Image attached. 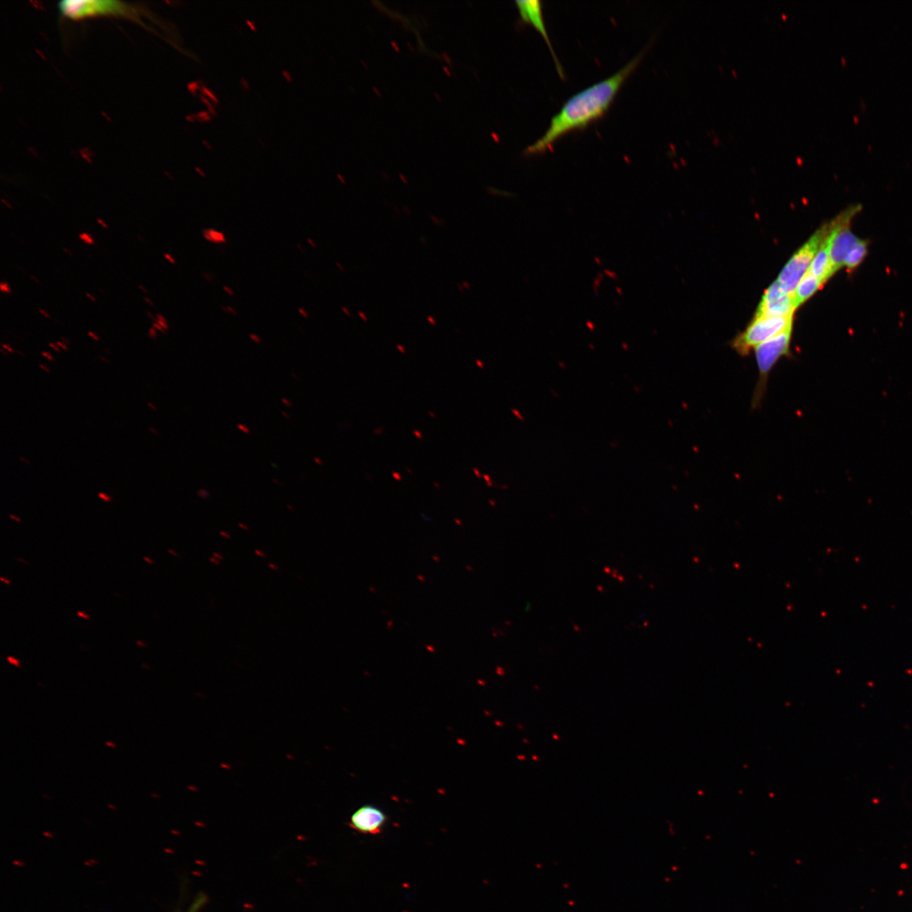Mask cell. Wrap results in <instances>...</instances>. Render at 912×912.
<instances>
[{"mask_svg": "<svg viewBox=\"0 0 912 912\" xmlns=\"http://www.w3.org/2000/svg\"><path fill=\"white\" fill-rule=\"evenodd\" d=\"M644 54L645 51H642L612 76L572 96L559 112L552 118L544 135L528 146L525 153L528 156H535L548 153L563 136L572 131H581L603 118L626 80L643 60Z\"/></svg>", "mask_w": 912, "mask_h": 912, "instance_id": "6da1fadb", "label": "cell"}, {"mask_svg": "<svg viewBox=\"0 0 912 912\" xmlns=\"http://www.w3.org/2000/svg\"><path fill=\"white\" fill-rule=\"evenodd\" d=\"M58 8L63 16L71 20L113 16L144 24L147 14L142 7L117 0H65L58 3Z\"/></svg>", "mask_w": 912, "mask_h": 912, "instance_id": "7a4b0ae2", "label": "cell"}, {"mask_svg": "<svg viewBox=\"0 0 912 912\" xmlns=\"http://www.w3.org/2000/svg\"><path fill=\"white\" fill-rule=\"evenodd\" d=\"M792 334V327L755 347L759 379L753 397V408L757 409L761 405L766 393L768 380L775 365L782 357L791 355L790 346H791Z\"/></svg>", "mask_w": 912, "mask_h": 912, "instance_id": "3957f363", "label": "cell"}, {"mask_svg": "<svg viewBox=\"0 0 912 912\" xmlns=\"http://www.w3.org/2000/svg\"><path fill=\"white\" fill-rule=\"evenodd\" d=\"M793 316L755 318L747 329L733 340L732 346L741 356L792 327Z\"/></svg>", "mask_w": 912, "mask_h": 912, "instance_id": "277c9868", "label": "cell"}, {"mask_svg": "<svg viewBox=\"0 0 912 912\" xmlns=\"http://www.w3.org/2000/svg\"><path fill=\"white\" fill-rule=\"evenodd\" d=\"M829 231V226H823V228L819 229L802 248L797 250L782 269L777 280L788 294L793 295L795 293L797 285L810 269L812 262Z\"/></svg>", "mask_w": 912, "mask_h": 912, "instance_id": "5b68a950", "label": "cell"}, {"mask_svg": "<svg viewBox=\"0 0 912 912\" xmlns=\"http://www.w3.org/2000/svg\"><path fill=\"white\" fill-rule=\"evenodd\" d=\"M852 214L837 219L830 226L828 239L830 268L832 276L844 267L845 260L851 250L858 245L860 238L853 234L850 228Z\"/></svg>", "mask_w": 912, "mask_h": 912, "instance_id": "8992f818", "label": "cell"}, {"mask_svg": "<svg viewBox=\"0 0 912 912\" xmlns=\"http://www.w3.org/2000/svg\"><path fill=\"white\" fill-rule=\"evenodd\" d=\"M796 309L793 295L786 293L777 280L764 293L755 318L793 316Z\"/></svg>", "mask_w": 912, "mask_h": 912, "instance_id": "52a82bcc", "label": "cell"}, {"mask_svg": "<svg viewBox=\"0 0 912 912\" xmlns=\"http://www.w3.org/2000/svg\"><path fill=\"white\" fill-rule=\"evenodd\" d=\"M515 5L517 10L519 11L520 19L526 24L533 25L535 30L542 34L546 45L549 47L550 52H551L559 75L561 78L564 79V69L561 66L559 58H557L555 50H553L551 40H550L548 31H546L542 3L537 1V0H526V1H516Z\"/></svg>", "mask_w": 912, "mask_h": 912, "instance_id": "ba28073f", "label": "cell"}, {"mask_svg": "<svg viewBox=\"0 0 912 912\" xmlns=\"http://www.w3.org/2000/svg\"><path fill=\"white\" fill-rule=\"evenodd\" d=\"M386 821V815L379 808L365 805L352 815L350 826L360 833L378 834L382 832Z\"/></svg>", "mask_w": 912, "mask_h": 912, "instance_id": "9c48e42d", "label": "cell"}, {"mask_svg": "<svg viewBox=\"0 0 912 912\" xmlns=\"http://www.w3.org/2000/svg\"><path fill=\"white\" fill-rule=\"evenodd\" d=\"M828 234L823 239L813 262H812L810 269H808V271L821 280L823 285L833 276L832 268H830L828 239H827Z\"/></svg>", "mask_w": 912, "mask_h": 912, "instance_id": "30bf717a", "label": "cell"}, {"mask_svg": "<svg viewBox=\"0 0 912 912\" xmlns=\"http://www.w3.org/2000/svg\"><path fill=\"white\" fill-rule=\"evenodd\" d=\"M821 280L808 271L803 276L800 280L799 285L796 288L795 293L793 294L794 302L797 308L802 305L803 302L810 299L818 290L823 287Z\"/></svg>", "mask_w": 912, "mask_h": 912, "instance_id": "8fae6325", "label": "cell"}, {"mask_svg": "<svg viewBox=\"0 0 912 912\" xmlns=\"http://www.w3.org/2000/svg\"><path fill=\"white\" fill-rule=\"evenodd\" d=\"M867 254V243L863 240H860L858 245L848 254L845 260L844 267H847L849 271H853V269L858 268L865 258Z\"/></svg>", "mask_w": 912, "mask_h": 912, "instance_id": "7c38bea8", "label": "cell"}, {"mask_svg": "<svg viewBox=\"0 0 912 912\" xmlns=\"http://www.w3.org/2000/svg\"><path fill=\"white\" fill-rule=\"evenodd\" d=\"M206 897L204 895L199 896L197 897V900H194V903L191 904L190 910L188 911V912H199L201 911V908L204 907Z\"/></svg>", "mask_w": 912, "mask_h": 912, "instance_id": "4fadbf2b", "label": "cell"}, {"mask_svg": "<svg viewBox=\"0 0 912 912\" xmlns=\"http://www.w3.org/2000/svg\"><path fill=\"white\" fill-rule=\"evenodd\" d=\"M79 238H80V240H82V241H83L85 243H87V245H95V240H94V238H92V236H91V234H87V232H82V234H80L79 235Z\"/></svg>", "mask_w": 912, "mask_h": 912, "instance_id": "5bb4252c", "label": "cell"}, {"mask_svg": "<svg viewBox=\"0 0 912 912\" xmlns=\"http://www.w3.org/2000/svg\"><path fill=\"white\" fill-rule=\"evenodd\" d=\"M156 317H157V322L159 324H160V326L162 328H164L165 331H168L169 326L168 321L167 320H166V318L164 315H161V313H157Z\"/></svg>", "mask_w": 912, "mask_h": 912, "instance_id": "9a60e30c", "label": "cell"}, {"mask_svg": "<svg viewBox=\"0 0 912 912\" xmlns=\"http://www.w3.org/2000/svg\"><path fill=\"white\" fill-rule=\"evenodd\" d=\"M197 496L202 498V500H208V498H210V493L208 490L199 489L197 492Z\"/></svg>", "mask_w": 912, "mask_h": 912, "instance_id": "2e32d148", "label": "cell"}, {"mask_svg": "<svg viewBox=\"0 0 912 912\" xmlns=\"http://www.w3.org/2000/svg\"><path fill=\"white\" fill-rule=\"evenodd\" d=\"M0 291H1L3 293H6V294L12 293V291H11V288L8 282H2L1 283H0Z\"/></svg>", "mask_w": 912, "mask_h": 912, "instance_id": "e0dca14e", "label": "cell"}, {"mask_svg": "<svg viewBox=\"0 0 912 912\" xmlns=\"http://www.w3.org/2000/svg\"><path fill=\"white\" fill-rule=\"evenodd\" d=\"M238 430L239 431H241L242 433L245 434H251V433H252V431H251L248 425H246V424L238 423Z\"/></svg>", "mask_w": 912, "mask_h": 912, "instance_id": "ac0fdd59", "label": "cell"}, {"mask_svg": "<svg viewBox=\"0 0 912 912\" xmlns=\"http://www.w3.org/2000/svg\"><path fill=\"white\" fill-rule=\"evenodd\" d=\"M7 659H8V662L10 664L14 665V666H16V667H21V663H19V660H16V658H14V657L8 656L7 657Z\"/></svg>", "mask_w": 912, "mask_h": 912, "instance_id": "d6986e66", "label": "cell"}, {"mask_svg": "<svg viewBox=\"0 0 912 912\" xmlns=\"http://www.w3.org/2000/svg\"><path fill=\"white\" fill-rule=\"evenodd\" d=\"M157 331L156 330V329H155L153 326H151L149 329V333H148L149 337L153 340L156 339L157 335Z\"/></svg>", "mask_w": 912, "mask_h": 912, "instance_id": "ffe728a7", "label": "cell"}, {"mask_svg": "<svg viewBox=\"0 0 912 912\" xmlns=\"http://www.w3.org/2000/svg\"><path fill=\"white\" fill-rule=\"evenodd\" d=\"M282 403H283L284 405H285L286 407H287V408H293V401H291L290 400V399H288V398H286V397H283V398H282Z\"/></svg>", "mask_w": 912, "mask_h": 912, "instance_id": "44dd1931", "label": "cell"}, {"mask_svg": "<svg viewBox=\"0 0 912 912\" xmlns=\"http://www.w3.org/2000/svg\"><path fill=\"white\" fill-rule=\"evenodd\" d=\"M98 496H99V498H101V500H103V501H105V502H111V501H112V498H111L110 496H109L108 494L103 493H99Z\"/></svg>", "mask_w": 912, "mask_h": 912, "instance_id": "7402d4cb", "label": "cell"}, {"mask_svg": "<svg viewBox=\"0 0 912 912\" xmlns=\"http://www.w3.org/2000/svg\"><path fill=\"white\" fill-rule=\"evenodd\" d=\"M97 221H98V223L100 225V226H102V227L103 228H104V229H109V224L107 223L106 221H105L104 220H103V219H98Z\"/></svg>", "mask_w": 912, "mask_h": 912, "instance_id": "603a6c76", "label": "cell"}, {"mask_svg": "<svg viewBox=\"0 0 912 912\" xmlns=\"http://www.w3.org/2000/svg\"><path fill=\"white\" fill-rule=\"evenodd\" d=\"M153 326L156 329L157 331L162 332V333H166V331H165L157 322H153Z\"/></svg>", "mask_w": 912, "mask_h": 912, "instance_id": "cb8c5ba5", "label": "cell"}, {"mask_svg": "<svg viewBox=\"0 0 912 912\" xmlns=\"http://www.w3.org/2000/svg\"><path fill=\"white\" fill-rule=\"evenodd\" d=\"M88 335H89V337H91L92 339H93L94 341H96V342H99V341H100V337H98V335L97 334L94 333V332H92V331H88Z\"/></svg>", "mask_w": 912, "mask_h": 912, "instance_id": "d4e9b609", "label": "cell"}, {"mask_svg": "<svg viewBox=\"0 0 912 912\" xmlns=\"http://www.w3.org/2000/svg\"><path fill=\"white\" fill-rule=\"evenodd\" d=\"M313 461H315V463L318 465V466H323L324 465V460L322 459H320V457L318 456L313 457Z\"/></svg>", "mask_w": 912, "mask_h": 912, "instance_id": "484cf974", "label": "cell"}, {"mask_svg": "<svg viewBox=\"0 0 912 912\" xmlns=\"http://www.w3.org/2000/svg\"><path fill=\"white\" fill-rule=\"evenodd\" d=\"M164 257H165L166 260H168L170 262V263H171V264H175V263H176V260H175V258H173L172 256H170L169 254H164Z\"/></svg>", "mask_w": 912, "mask_h": 912, "instance_id": "4316f807", "label": "cell"}, {"mask_svg": "<svg viewBox=\"0 0 912 912\" xmlns=\"http://www.w3.org/2000/svg\"><path fill=\"white\" fill-rule=\"evenodd\" d=\"M39 313H41V315H43L44 317L47 318V319H51L52 318L51 315H49V313L47 312V310L40 309Z\"/></svg>", "mask_w": 912, "mask_h": 912, "instance_id": "83f0119b", "label": "cell"}, {"mask_svg": "<svg viewBox=\"0 0 912 912\" xmlns=\"http://www.w3.org/2000/svg\"><path fill=\"white\" fill-rule=\"evenodd\" d=\"M42 355H43L44 357H46L47 360H49V361H51V362L54 361L53 356H52L51 354H50L49 353H47V352H43V353H42Z\"/></svg>", "mask_w": 912, "mask_h": 912, "instance_id": "f1b7e54d", "label": "cell"}, {"mask_svg": "<svg viewBox=\"0 0 912 912\" xmlns=\"http://www.w3.org/2000/svg\"><path fill=\"white\" fill-rule=\"evenodd\" d=\"M56 344H57V346H58V347H60V348L63 349V350H65V351H68V350H69V347H68V346L66 345V344H65V343H63V342H56Z\"/></svg>", "mask_w": 912, "mask_h": 912, "instance_id": "f546056e", "label": "cell"}, {"mask_svg": "<svg viewBox=\"0 0 912 912\" xmlns=\"http://www.w3.org/2000/svg\"><path fill=\"white\" fill-rule=\"evenodd\" d=\"M49 346L51 347L52 349H54V350L55 351V352H57V353H60V347H58V346H57V344H54V343L50 342V343H49Z\"/></svg>", "mask_w": 912, "mask_h": 912, "instance_id": "4dcf8cb0", "label": "cell"}, {"mask_svg": "<svg viewBox=\"0 0 912 912\" xmlns=\"http://www.w3.org/2000/svg\"><path fill=\"white\" fill-rule=\"evenodd\" d=\"M144 301H145L146 302H147V304H148L150 306H151V307H155L154 302H153V300H151V299L150 298H148V297H144Z\"/></svg>", "mask_w": 912, "mask_h": 912, "instance_id": "1f68e13d", "label": "cell"}, {"mask_svg": "<svg viewBox=\"0 0 912 912\" xmlns=\"http://www.w3.org/2000/svg\"><path fill=\"white\" fill-rule=\"evenodd\" d=\"M139 288L140 290L142 291L143 293L149 294V291L147 290L145 286L142 285V284H139Z\"/></svg>", "mask_w": 912, "mask_h": 912, "instance_id": "d6a6232c", "label": "cell"}, {"mask_svg": "<svg viewBox=\"0 0 912 912\" xmlns=\"http://www.w3.org/2000/svg\"><path fill=\"white\" fill-rule=\"evenodd\" d=\"M2 348H5L7 351V352L10 353H14V350L11 348V347L9 345L2 344Z\"/></svg>", "mask_w": 912, "mask_h": 912, "instance_id": "836d02e7", "label": "cell"}, {"mask_svg": "<svg viewBox=\"0 0 912 912\" xmlns=\"http://www.w3.org/2000/svg\"><path fill=\"white\" fill-rule=\"evenodd\" d=\"M77 615H78L79 616H80V618H83V619H90V616H88L87 614H84L83 612H77Z\"/></svg>", "mask_w": 912, "mask_h": 912, "instance_id": "e575fe53", "label": "cell"}, {"mask_svg": "<svg viewBox=\"0 0 912 912\" xmlns=\"http://www.w3.org/2000/svg\"><path fill=\"white\" fill-rule=\"evenodd\" d=\"M210 562L216 564V566H220L221 564L220 560L216 559V557H210Z\"/></svg>", "mask_w": 912, "mask_h": 912, "instance_id": "d590c367", "label": "cell"}, {"mask_svg": "<svg viewBox=\"0 0 912 912\" xmlns=\"http://www.w3.org/2000/svg\"><path fill=\"white\" fill-rule=\"evenodd\" d=\"M86 296H87L88 298H89L90 300H91V302H97V298H96L93 296V295H91L90 293H86Z\"/></svg>", "mask_w": 912, "mask_h": 912, "instance_id": "8d00e7d4", "label": "cell"}, {"mask_svg": "<svg viewBox=\"0 0 912 912\" xmlns=\"http://www.w3.org/2000/svg\"><path fill=\"white\" fill-rule=\"evenodd\" d=\"M146 315H147V316H148L149 318H151V320H153V322H157V317H155V316L153 315V313H151L149 311V310H147V311H146Z\"/></svg>", "mask_w": 912, "mask_h": 912, "instance_id": "74e56055", "label": "cell"}, {"mask_svg": "<svg viewBox=\"0 0 912 912\" xmlns=\"http://www.w3.org/2000/svg\"><path fill=\"white\" fill-rule=\"evenodd\" d=\"M272 482H273V483H274V485H276V486L280 487V486L282 485V482H280L279 479L273 478V479H272Z\"/></svg>", "mask_w": 912, "mask_h": 912, "instance_id": "f35d334b", "label": "cell"}, {"mask_svg": "<svg viewBox=\"0 0 912 912\" xmlns=\"http://www.w3.org/2000/svg\"><path fill=\"white\" fill-rule=\"evenodd\" d=\"M220 535H221V537H223L225 538L231 539V535L227 533H225V531H220Z\"/></svg>", "mask_w": 912, "mask_h": 912, "instance_id": "ab89813d", "label": "cell"}, {"mask_svg": "<svg viewBox=\"0 0 912 912\" xmlns=\"http://www.w3.org/2000/svg\"><path fill=\"white\" fill-rule=\"evenodd\" d=\"M254 553H256V555L257 556H258V557H265V553H263V552L260 551V550H258V549H257V550H256V551H254Z\"/></svg>", "mask_w": 912, "mask_h": 912, "instance_id": "60d3db41", "label": "cell"}, {"mask_svg": "<svg viewBox=\"0 0 912 912\" xmlns=\"http://www.w3.org/2000/svg\"><path fill=\"white\" fill-rule=\"evenodd\" d=\"M282 415L284 417H285V419H287V420H289V419H291V416L289 414V413H288V412H284V411H282Z\"/></svg>", "mask_w": 912, "mask_h": 912, "instance_id": "b9f144b4", "label": "cell"}, {"mask_svg": "<svg viewBox=\"0 0 912 912\" xmlns=\"http://www.w3.org/2000/svg\"><path fill=\"white\" fill-rule=\"evenodd\" d=\"M238 526H239L240 528H241V529H243V530H245V531H249V528L248 526H247L245 525V524L238 523Z\"/></svg>", "mask_w": 912, "mask_h": 912, "instance_id": "7bdbcfd3", "label": "cell"}, {"mask_svg": "<svg viewBox=\"0 0 912 912\" xmlns=\"http://www.w3.org/2000/svg\"><path fill=\"white\" fill-rule=\"evenodd\" d=\"M213 557H216V559H219V560H220V561L223 559V556H221V555H219V553H213Z\"/></svg>", "mask_w": 912, "mask_h": 912, "instance_id": "ee69618b", "label": "cell"}, {"mask_svg": "<svg viewBox=\"0 0 912 912\" xmlns=\"http://www.w3.org/2000/svg\"><path fill=\"white\" fill-rule=\"evenodd\" d=\"M269 567L271 568V570H279L278 566H275V564H272V563L269 564Z\"/></svg>", "mask_w": 912, "mask_h": 912, "instance_id": "f6af8a7d", "label": "cell"}, {"mask_svg": "<svg viewBox=\"0 0 912 912\" xmlns=\"http://www.w3.org/2000/svg\"><path fill=\"white\" fill-rule=\"evenodd\" d=\"M63 250H64V252H65V253L69 254V256L70 257H73V254L71 253V251H70L69 249H67V248H63Z\"/></svg>", "mask_w": 912, "mask_h": 912, "instance_id": "bcb514c9", "label": "cell"}, {"mask_svg": "<svg viewBox=\"0 0 912 912\" xmlns=\"http://www.w3.org/2000/svg\"><path fill=\"white\" fill-rule=\"evenodd\" d=\"M291 377H293L295 380H298V381H300V377H299L298 375H297L296 374H295V372H291Z\"/></svg>", "mask_w": 912, "mask_h": 912, "instance_id": "7dc6e473", "label": "cell"}, {"mask_svg": "<svg viewBox=\"0 0 912 912\" xmlns=\"http://www.w3.org/2000/svg\"><path fill=\"white\" fill-rule=\"evenodd\" d=\"M136 236H137V238L140 240V242L143 243H146L145 238H144L142 235L137 234Z\"/></svg>", "mask_w": 912, "mask_h": 912, "instance_id": "c3c4849f", "label": "cell"}, {"mask_svg": "<svg viewBox=\"0 0 912 912\" xmlns=\"http://www.w3.org/2000/svg\"><path fill=\"white\" fill-rule=\"evenodd\" d=\"M30 278H31L32 280H34V282H36V283H38V284H41L40 280H39L38 278H36V276H30Z\"/></svg>", "mask_w": 912, "mask_h": 912, "instance_id": "681fc988", "label": "cell"}, {"mask_svg": "<svg viewBox=\"0 0 912 912\" xmlns=\"http://www.w3.org/2000/svg\"><path fill=\"white\" fill-rule=\"evenodd\" d=\"M287 507L288 509H290V511H296V509L293 508L294 506H293V505H291V504H287Z\"/></svg>", "mask_w": 912, "mask_h": 912, "instance_id": "f907efd6", "label": "cell"}, {"mask_svg": "<svg viewBox=\"0 0 912 912\" xmlns=\"http://www.w3.org/2000/svg\"><path fill=\"white\" fill-rule=\"evenodd\" d=\"M2 202L3 203V204H5L7 206V208H8L9 209H12V206H11L8 202H6L5 199H2Z\"/></svg>", "mask_w": 912, "mask_h": 912, "instance_id": "816d5d0a", "label": "cell"}, {"mask_svg": "<svg viewBox=\"0 0 912 912\" xmlns=\"http://www.w3.org/2000/svg\"><path fill=\"white\" fill-rule=\"evenodd\" d=\"M10 517L11 519H13V520H16V522H21V520H20L19 518H17V517L14 516V515H10Z\"/></svg>", "mask_w": 912, "mask_h": 912, "instance_id": "f5cc1de1", "label": "cell"}, {"mask_svg": "<svg viewBox=\"0 0 912 912\" xmlns=\"http://www.w3.org/2000/svg\"><path fill=\"white\" fill-rule=\"evenodd\" d=\"M61 340H62L63 342H65V344H66V345L70 344V342L69 341V339H66L65 337H61Z\"/></svg>", "mask_w": 912, "mask_h": 912, "instance_id": "db71d44e", "label": "cell"}, {"mask_svg": "<svg viewBox=\"0 0 912 912\" xmlns=\"http://www.w3.org/2000/svg\"><path fill=\"white\" fill-rule=\"evenodd\" d=\"M144 560L146 561L147 563H149V564H154V562H153V561H151V559H148V557H144Z\"/></svg>", "mask_w": 912, "mask_h": 912, "instance_id": "11a10c76", "label": "cell"}, {"mask_svg": "<svg viewBox=\"0 0 912 912\" xmlns=\"http://www.w3.org/2000/svg\"><path fill=\"white\" fill-rule=\"evenodd\" d=\"M39 367H40L41 368L44 369V370H45V371L47 372H49V369L47 368H46L45 366H43V364H39Z\"/></svg>", "mask_w": 912, "mask_h": 912, "instance_id": "9f6ffc18", "label": "cell"}, {"mask_svg": "<svg viewBox=\"0 0 912 912\" xmlns=\"http://www.w3.org/2000/svg\"><path fill=\"white\" fill-rule=\"evenodd\" d=\"M106 744L108 745V746H109V747L116 748V745H115V744H112V743H110V742H107Z\"/></svg>", "mask_w": 912, "mask_h": 912, "instance_id": "6f0895ef", "label": "cell"}, {"mask_svg": "<svg viewBox=\"0 0 912 912\" xmlns=\"http://www.w3.org/2000/svg\"><path fill=\"white\" fill-rule=\"evenodd\" d=\"M136 644H137L138 645L142 646V647H144V648L146 647V645L144 644V643H142V642H140V641H136Z\"/></svg>", "mask_w": 912, "mask_h": 912, "instance_id": "680465c9", "label": "cell"}, {"mask_svg": "<svg viewBox=\"0 0 912 912\" xmlns=\"http://www.w3.org/2000/svg\"><path fill=\"white\" fill-rule=\"evenodd\" d=\"M168 552L170 553H172V555H173V556H178V555H177V553H175V552L172 551L171 549H168Z\"/></svg>", "mask_w": 912, "mask_h": 912, "instance_id": "91938a15", "label": "cell"}, {"mask_svg": "<svg viewBox=\"0 0 912 912\" xmlns=\"http://www.w3.org/2000/svg\"><path fill=\"white\" fill-rule=\"evenodd\" d=\"M148 405L150 408H153L154 411H157V408H155L153 404L150 403V402H148Z\"/></svg>", "mask_w": 912, "mask_h": 912, "instance_id": "94428289", "label": "cell"}, {"mask_svg": "<svg viewBox=\"0 0 912 912\" xmlns=\"http://www.w3.org/2000/svg\"><path fill=\"white\" fill-rule=\"evenodd\" d=\"M1 579L2 581L6 583V584H8V585L10 584V582L9 581H6V579H3V578H1V579Z\"/></svg>", "mask_w": 912, "mask_h": 912, "instance_id": "6125c7cd", "label": "cell"}]
</instances>
